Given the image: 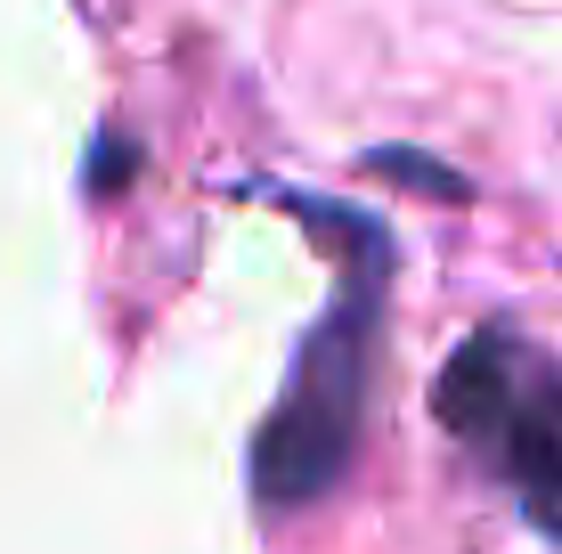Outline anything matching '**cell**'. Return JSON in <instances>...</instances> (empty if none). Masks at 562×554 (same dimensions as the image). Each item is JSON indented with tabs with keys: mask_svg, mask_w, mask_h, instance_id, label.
I'll use <instances>...</instances> for the list:
<instances>
[{
	"mask_svg": "<svg viewBox=\"0 0 562 554\" xmlns=\"http://www.w3.org/2000/svg\"><path fill=\"white\" fill-rule=\"evenodd\" d=\"M383 270H392V237L367 228L351 294L310 327L294 375L278 392V416L254 441V489L261 506H310L342 482L367 416V375H375V327H383Z\"/></svg>",
	"mask_w": 562,
	"mask_h": 554,
	"instance_id": "6da1fadb",
	"label": "cell"
},
{
	"mask_svg": "<svg viewBox=\"0 0 562 554\" xmlns=\"http://www.w3.org/2000/svg\"><path fill=\"white\" fill-rule=\"evenodd\" d=\"M432 408L562 546V359L547 342L506 327L457 342V359L432 384Z\"/></svg>",
	"mask_w": 562,
	"mask_h": 554,
	"instance_id": "7a4b0ae2",
	"label": "cell"
}]
</instances>
